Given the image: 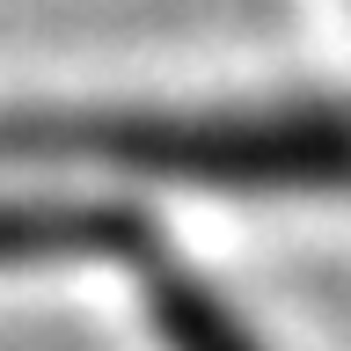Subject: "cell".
<instances>
[{
  "label": "cell",
  "mask_w": 351,
  "mask_h": 351,
  "mask_svg": "<svg viewBox=\"0 0 351 351\" xmlns=\"http://www.w3.org/2000/svg\"><path fill=\"white\" fill-rule=\"evenodd\" d=\"M0 161L147 176L213 197H351V103L0 110Z\"/></svg>",
  "instance_id": "cell-1"
},
{
  "label": "cell",
  "mask_w": 351,
  "mask_h": 351,
  "mask_svg": "<svg viewBox=\"0 0 351 351\" xmlns=\"http://www.w3.org/2000/svg\"><path fill=\"white\" fill-rule=\"evenodd\" d=\"M147 256V219L95 197H0V263Z\"/></svg>",
  "instance_id": "cell-2"
},
{
  "label": "cell",
  "mask_w": 351,
  "mask_h": 351,
  "mask_svg": "<svg viewBox=\"0 0 351 351\" xmlns=\"http://www.w3.org/2000/svg\"><path fill=\"white\" fill-rule=\"evenodd\" d=\"M147 322H154V344L161 351H271L256 329L241 322L197 271H183V263H176V271L154 263L147 271Z\"/></svg>",
  "instance_id": "cell-3"
}]
</instances>
